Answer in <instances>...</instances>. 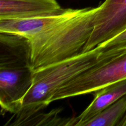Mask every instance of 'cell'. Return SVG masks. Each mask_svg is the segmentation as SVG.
I'll return each mask as SVG.
<instances>
[{
  "label": "cell",
  "mask_w": 126,
  "mask_h": 126,
  "mask_svg": "<svg viewBox=\"0 0 126 126\" xmlns=\"http://www.w3.org/2000/svg\"><path fill=\"white\" fill-rule=\"evenodd\" d=\"M97 7L79 9L72 17L48 27L29 41L33 71L82 52L92 34Z\"/></svg>",
  "instance_id": "cell-1"
},
{
  "label": "cell",
  "mask_w": 126,
  "mask_h": 126,
  "mask_svg": "<svg viewBox=\"0 0 126 126\" xmlns=\"http://www.w3.org/2000/svg\"><path fill=\"white\" fill-rule=\"evenodd\" d=\"M118 126H126V113L125 115L123 116V119L121 120L120 123L118 124Z\"/></svg>",
  "instance_id": "cell-12"
},
{
  "label": "cell",
  "mask_w": 126,
  "mask_h": 126,
  "mask_svg": "<svg viewBox=\"0 0 126 126\" xmlns=\"http://www.w3.org/2000/svg\"><path fill=\"white\" fill-rule=\"evenodd\" d=\"M100 54V51L96 47L33 71L32 86L23 98L21 109L12 117V123L9 125L22 126L46 108L60 88L101 61Z\"/></svg>",
  "instance_id": "cell-2"
},
{
  "label": "cell",
  "mask_w": 126,
  "mask_h": 126,
  "mask_svg": "<svg viewBox=\"0 0 126 126\" xmlns=\"http://www.w3.org/2000/svg\"><path fill=\"white\" fill-rule=\"evenodd\" d=\"M126 113V95L84 123L82 126H118Z\"/></svg>",
  "instance_id": "cell-9"
},
{
  "label": "cell",
  "mask_w": 126,
  "mask_h": 126,
  "mask_svg": "<svg viewBox=\"0 0 126 126\" xmlns=\"http://www.w3.org/2000/svg\"><path fill=\"white\" fill-rule=\"evenodd\" d=\"M33 71L27 59L0 58V104L2 114H15L33 83Z\"/></svg>",
  "instance_id": "cell-4"
},
{
  "label": "cell",
  "mask_w": 126,
  "mask_h": 126,
  "mask_svg": "<svg viewBox=\"0 0 126 126\" xmlns=\"http://www.w3.org/2000/svg\"><path fill=\"white\" fill-rule=\"evenodd\" d=\"M60 112V109H56L53 110L50 113H41L27 120L22 126H74V118H60L58 116Z\"/></svg>",
  "instance_id": "cell-10"
},
{
  "label": "cell",
  "mask_w": 126,
  "mask_h": 126,
  "mask_svg": "<svg viewBox=\"0 0 126 126\" xmlns=\"http://www.w3.org/2000/svg\"><path fill=\"white\" fill-rule=\"evenodd\" d=\"M91 104L79 116L75 118L74 126H82L84 123L126 95V79L110 84L95 91Z\"/></svg>",
  "instance_id": "cell-8"
},
{
  "label": "cell",
  "mask_w": 126,
  "mask_h": 126,
  "mask_svg": "<svg viewBox=\"0 0 126 126\" xmlns=\"http://www.w3.org/2000/svg\"><path fill=\"white\" fill-rule=\"evenodd\" d=\"M92 34L82 52L90 51L126 30V0H105L94 18Z\"/></svg>",
  "instance_id": "cell-5"
},
{
  "label": "cell",
  "mask_w": 126,
  "mask_h": 126,
  "mask_svg": "<svg viewBox=\"0 0 126 126\" xmlns=\"http://www.w3.org/2000/svg\"><path fill=\"white\" fill-rule=\"evenodd\" d=\"M102 59L98 63L60 88L51 102L95 92L117 81L126 79V49L113 57Z\"/></svg>",
  "instance_id": "cell-3"
},
{
  "label": "cell",
  "mask_w": 126,
  "mask_h": 126,
  "mask_svg": "<svg viewBox=\"0 0 126 126\" xmlns=\"http://www.w3.org/2000/svg\"><path fill=\"white\" fill-rule=\"evenodd\" d=\"M100 51V57L106 58L114 56L126 49V30L110 40L97 46Z\"/></svg>",
  "instance_id": "cell-11"
},
{
  "label": "cell",
  "mask_w": 126,
  "mask_h": 126,
  "mask_svg": "<svg viewBox=\"0 0 126 126\" xmlns=\"http://www.w3.org/2000/svg\"><path fill=\"white\" fill-rule=\"evenodd\" d=\"M79 9H65L52 16L25 19L0 20V33L22 36L30 39L48 27L72 17Z\"/></svg>",
  "instance_id": "cell-7"
},
{
  "label": "cell",
  "mask_w": 126,
  "mask_h": 126,
  "mask_svg": "<svg viewBox=\"0 0 126 126\" xmlns=\"http://www.w3.org/2000/svg\"><path fill=\"white\" fill-rule=\"evenodd\" d=\"M63 11L56 0H0V20L44 17Z\"/></svg>",
  "instance_id": "cell-6"
}]
</instances>
